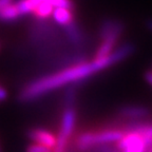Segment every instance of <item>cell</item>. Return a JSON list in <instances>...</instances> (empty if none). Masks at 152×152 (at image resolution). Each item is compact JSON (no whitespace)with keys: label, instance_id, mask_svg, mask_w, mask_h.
<instances>
[{"label":"cell","instance_id":"1","mask_svg":"<svg viewBox=\"0 0 152 152\" xmlns=\"http://www.w3.org/2000/svg\"><path fill=\"white\" fill-rule=\"evenodd\" d=\"M135 52V45L131 42H126L119 45L116 50L104 60H92L90 62H80L72 64L64 70L55 72L50 75L39 77L28 85L24 86L19 94V99L21 102H31L36 98L41 97L50 91L61 88L69 83H78L90 77L94 73L102 71L108 66L115 64Z\"/></svg>","mask_w":152,"mask_h":152},{"label":"cell","instance_id":"2","mask_svg":"<svg viewBox=\"0 0 152 152\" xmlns=\"http://www.w3.org/2000/svg\"><path fill=\"white\" fill-rule=\"evenodd\" d=\"M121 129H104V130L85 131L77 135L75 140L76 149L80 152L90 151L92 148L100 145H110L117 142L124 135Z\"/></svg>","mask_w":152,"mask_h":152},{"label":"cell","instance_id":"3","mask_svg":"<svg viewBox=\"0 0 152 152\" xmlns=\"http://www.w3.org/2000/svg\"><path fill=\"white\" fill-rule=\"evenodd\" d=\"M76 125V110L74 107H66L61 116L60 130L57 135L56 147L53 152H66Z\"/></svg>","mask_w":152,"mask_h":152},{"label":"cell","instance_id":"4","mask_svg":"<svg viewBox=\"0 0 152 152\" xmlns=\"http://www.w3.org/2000/svg\"><path fill=\"white\" fill-rule=\"evenodd\" d=\"M119 152H147V145L140 132L128 131L124 133L123 137L116 142Z\"/></svg>","mask_w":152,"mask_h":152},{"label":"cell","instance_id":"5","mask_svg":"<svg viewBox=\"0 0 152 152\" xmlns=\"http://www.w3.org/2000/svg\"><path fill=\"white\" fill-rule=\"evenodd\" d=\"M124 30H125V24L118 19H104L99 26V37L102 40L107 38H114L118 40Z\"/></svg>","mask_w":152,"mask_h":152},{"label":"cell","instance_id":"6","mask_svg":"<svg viewBox=\"0 0 152 152\" xmlns=\"http://www.w3.org/2000/svg\"><path fill=\"white\" fill-rule=\"evenodd\" d=\"M28 137L35 144H39L51 150L56 147L57 136L42 128H33L28 131Z\"/></svg>","mask_w":152,"mask_h":152},{"label":"cell","instance_id":"7","mask_svg":"<svg viewBox=\"0 0 152 152\" xmlns=\"http://www.w3.org/2000/svg\"><path fill=\"white\" fill-rule=\"evenodd\" d=\"M118 114L121 117L129 121H142L147 119L151 115V112L142 106H125L119 109Z\"/></svg>","mask_w":152,"mask_h":152},{"label":"cell","instance_id":"8","mask_svg":"<svg viewBox=\"0 0 152 152\" xmlns=\"http://www.w3.org/2000/svg\"><path fill=\"white\" fill-rule=\"evenodd\" d=\"M52 18L54 19V21L57 24L66 26L74 21V14L72 10L64 9V7H55L53 11Z\"/></svg>","mask_w":152,"mask_h":152},{"label":"cell","instance_id":"9","mask_svg":"<svg viewBox=\"0 0 152 152\" xmlns=\"http://www.w3.org/2000/svg\"><path fill=\"white\" fill-rule=\"evenodd\" d=\"M64 33H66L70 42L75 45H80L83 43V34L81 32L80 28L78 26V24L75 22V20L72 23L64 26Z\"/></svg>","mask_w":152,"mask_h":152},{"label":"cell","instance_id":"10","mask_svg":"<svg viewBox=\"0 0 152 152\" xmlns=\"http://www.w3.org/2000/svg\"><path fill=\"white\" fill-rule=\"evenodd\" d=\"M22 15L19 12L18 7L16 5V2L9 7H4L3 10L0 11V21L1 22H13L18 20Z\"/></svg>","mask_w":152,"mask_h":152},{"label":"cell","instance_id":"11","mask_svg":"<svg viewBox=\"0 0 152 152\" xmlns=\"http://www.w3.org/2000/svg\"><path fill=\"white\" fill-rule=\"evenodd\" d=\"M53 11H54V7L52 4H50L47 1H42L36 5L33 15L37 20H47L49 17L52 16Z\"/></svg>","mask_w":152,"mask_h":152},{"label":"cell","instance_id":"12","mask_svg":"<svg viewBox=\"0 0 152 152\" xmlns=\"http://www.w3.org/2000/svg\"><path fill=\"white\" fill-rule=\"evenodd\" d=\"M47 2L53 5V7H64V9L74 10V3L72 0H45Z\"/></svg>","mask_w":152,"mask_h":152},{"label":"cell","instance_id":"13","mask_svg":"<svg viewBox=\"0 0 152 152\" xmlns=\"http://www.w3.org/2000/svg\"><path fill=\"white\" fill-rule=\"evenodd\" d=\"M53 150L49 149V148L45 147L42 145H39V144H31L30 146H28L26 148V152H52Z\"/></svg>","mask_w":152,"mask_h":152},{"label":"cell","instance_id":"14","mask_svg":"<svg viewBox=\"0 0 152 152\" xmlns=\"http://www.w3.org/2000/svg\"><path fill=\"white\" fill-rule=\"evenodd\" d=\"M7 98V91L3 88L2 86H0V102H4Z\"/></svg>","mask_w":152,"mask_h":152},{"label":"cell","instance_id":"15","mask_svg":"<svg viewBox=\"0 0 152 152\" xmlns=\"http://www.w3.org/2000/svg\"><path fill=\"white\" fill-rule=\"evenodd\" d=\"M13 3H14V0H0V11Z\"/></svg>","mask_w":152,"mask_h":152},{"label":"cell","instance_id":"16","mask_svg":"<svg viewBox=\"0 0 152 152\" xmlns=\"http://www.w3.org/2000/svg\"><path fill=\"white\" fill-rule=\"evenodd\" d=\"M145 79L152 86V71H148L145 74Z\"/></svg>","mask_w":152,"mask_h":152},{"label":"cell","instance_id":"17","mask_svg":"<svg viewBox=\"0 0 152 152\" xmlns=\"http://www.w3.org/2000/svg\"><path fill=\"white\" fill-rule=\"evenodd\" d=\"M146 28L149 30V31L152 32V19H148L146 21Z\"/></svg>","mask_w":152,"mask_h":152}]
</instances>
